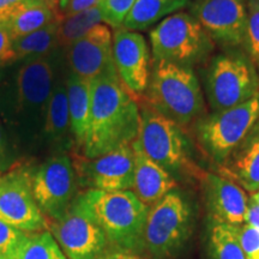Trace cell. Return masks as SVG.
Returning a JSON list of instances; mask_svg holds the SVG:
<instances>
[{
    "label": "cell",
    "instance_id": "obj_1",
    "mask_svg": "<svg viewBox=\"0 0 259 259\" xmlns=\"http://www.w3.org/2000/svg\"><path fill=\"white\" fill-rule=\"evenodd\" d=\"M60 51L25 60L11 79L0 84V118L22 141L42 139L48 102L63 59Z\"/></svg>",
    "mask_w": 259,
    "mask_h": 259
},
{
    "label": "cell",
    "instance_id": "obj_2",
    "mask_svg": "<svg viewBox=\"0 0 259 259\" xmlns=\"http://www.w3.org/2000/svg\"><path fill=\"white\" fill-rule=\"evenodd\" d=\"M141 113L138 103L118 74L92 82V109L82 153L96 158L138 137Z\"/></svg>",
    "mask_w": 259,
    "mask_h": 259
},
{
    "label": "cell",
    "instance_id": "obj_3",
    "mask_svg": "<svg viewBox=\"0 0 259 259\" xmlns=\"http://www.w3.org/2000/svg\"><path fill=\"white\" fill-rule=\"evenodd\" d=\"M79 205L95 220L114 250L134 252L143 245L149 206L132 191L89 190L76 197Z\"/></svg>",
    "mask_w": 259,
    "mask_h": 259
},
{
    "label": "cell",
    "instance_id": "obj_4",
    "mask_svg": "<svg viewBox=\"0 0 259 259\" xmlns=\"http://www.w3.org/2000/svg\"><path fill=\"white\" fill-rule=\"evenodd\" d=\"M144 102L180 126L202 114V89L192 67L155 61L144 93Z\"/></svg>",
    "mask_w": 259,
    "mask_h": 259
},
{
    "label": "cell",
    "instance_id": "obj_5",
    "mask_svg": "<svg viewBox=\"0 0 259 259\" xmlns=\"http://www.w3.org/2000/svg\"><path fill=\"white\" fill-rule=\"evenodd\" d=\"M154 61H167L192 67L212 51V40L199 22L187 12L162 19L149 32Z\"/></svg>",
    "mask_w": 259,
    "mask_h": 259
},
{
    "label": "cell",
    "instance_id": "obj_6",
    "mask_svg": "<svg viewBox=\"0 0 259 259\" xmlns=\"http://www.w3.org/2000/svg\"><path fill=\"white\" fill-rule=\"evenodd\" d=\"M192 233L191 206L183 194L171 191L149 209L143 245L158 259L179 253Z\"/></svg>",
    "mask_w": 259,
    "mask_h": 259
},
{
    "label": "cell",
    "instance_id": "obj_7",
    "mask_svg": "<svg viewBox=\"0 0 259 259\" xmlns=\"http://www.w3.org/2000/svg\"><path fill=\"white\" fill-rule=\"evenodd\" d=\"M205 93L213 112L247 102L259 93V76L254 64L242 54L215 57L206 71Z\"/></svg>",
    "mask_w": 259,
    "mask_h": 259
},
{
    "label": "cell",
    "instance_id": "obj_8",
    "mask_svg": "<svg viewBox=\"0 0 259 259\" xmlns=\"http://www.w3.org/2000/svg\"><path fill=\"white\" fill-rule=\"evenodd\" d=\"M258 118L259 93L242 105L199 119L196 126L197 137L210 157L223 164Z\"/></svg>",
    "mask_w": 259,
    "mask_h": 259
},
{
    "label": "cell",
    "instance_id": "obj_9",
    "mask_svg": "<svg viewBox=\"0 0 259 259\" xmlns=\"http://www.w3.org/2000/svg\"><path fill=\"white\" fill-rule=\"evenodd\" d=\"M141 124L137 141L142 149L154 162L173 174L183 170L187 163V141L181 127L170 119L142 103Z\"/></svg>",
    "mask_w": 259,
    "mask_h": 259
},
{
    "label": "cell",
    "instance_id": "obj_10",
    "mask_svg": "<svg viewBox=\"0 0 259 259\" xmlns=\"http://www.w3.org/2000/svg\"><path fill=\"white\" fill-rule=\"evenodd\" d=\"M31 193L45 216L59 220L76 199V173L67 155L59 154L28 173Z\"/></svg>",
    "mask_w": 259,
    "mask_h": 259
},
{
    "label": "cell",
    "instance_id": "obj_11",
    "mask_svg": "<svg viewBox=\"0 0 259 259\" xmlns=\"http://www.w3.org/2000/svg\"><path fill=\"white\" fill-rule=\"evenodd\" d=\"M52 232L67 259H97L109 245L100 226L76 199L54 222Z\"/></svg>",
    "mask_w": 259,
    "mask_h": 259
},
{
    "label": "cell",
    "instance_id": "obj_12",
    "mask_svg": "<svg viewBox=\"0 0 259 259\" xmlns=\"http://www.w3.org/2000/svg\"><path fill=\"white\" fill-rule=\"evenodd\" d=\"M69 72L93 80L118 74L113 57L112 32L107 25L99 24L64 51Z\"/></svg>",
    "mask_w": 259,
    "mask_h": 259
},
{
    "label": "cell",
    "instance_id": "obj_13",
    "mask_svg": "<svg viewBox=\"0 0 259 259\" xmlns=\"http://www.w3.org/2000/svg\"><path fill=\"white\" fill-rule=\"evenodd\" d=\"M192 16L212 41L229 48L244 45L247 23L245 0H197Z\"/></svg>",
    "mask_w": 259,
    "mask_h": 259
},
{
    "label": "cell",
    "instance_id": "obj_14",
    "mask_svg": "<svg viewBox=\"0 0 259 259\" xmlns=\"http://www.w3.org/2000/svg\"><path fill=\"white\" fill-rule=\"evenodd\" d=\"M0 220L27 233L46 228V218L31 193L28 171L18 169L0 177Z\"/></svg>",
    "mask_w": 259,
    "mask_h": 259
},
{
    "label": "cell",
    "instance_id": "obj_15",
    "mask_svg": "<svg viewBox=\"0 0 259 259\" xmlns=\"http://www.w3.org/2000/svg\"><path fill=\"white\" fill-rule=\"evenodd\" d=\"M115 70L132 96L144 95L150 79V52L144 36L137 31L119 28L113 38Z\"/></svg>",
    "mask_w": 259,
    "mask_h": 259
},
{
    "label": "cell",
    "instance_id": "obj_16",
    "mask_svg": "<svg viewBox=\"0 0 259 259\" xmlns=\"http://www.w3.org/2000/svg\"><path fill=\"white\" fill-rule=\"evenodd\" d=\"M78 170L90 190L130 191L134 187L135 154L131 144L116 148L96 158H80Z\"/></svg>",
    "mask_w": 259,
    "mask_h": 259
},
{
    "label": "cell",
    "instance_id": "obj_17",
    "mask_svg": "<svg viewBox=\"0 0 259 259\" xmlns=\"http://www.w3.org/2000/svg\"><path fill=\"white\" fill-rule=\"evenodd\" d=\"M204 191L210 222L234 227L244 225L248 198L238 184L216 174H208L204 180Z\"/></svg>",
    "mask_w": 259,
    "mask_h": 259
},
{
    "label": "cell",
    "instance_id": "obj_18",
    "mask_svg": "<svg viewBox=\"0 0 259 259\" xmlns=\"http://www.w3.org/2000/svg\"><path fill=\"white\" fill-rule=\"evenodd\" d=\"M135 154L134 193L145 205L151 208L177 186L176 180L160 164L148 157L138 141L132 142Z\"/></svg>",
    "mask_w": 259,
    "mask_h": 259
},
{
    "label": "cell",
    "instance_id": "obj_19",
    "mask_svg": "<svg viewBox=\"0 0 259 259\" xmlns=\"http://www.w3.org/2000/svg\"><path fill=\"white\" fill-rule=\"evenodd\" d=\"M64 57L61 59L54 80L50 102H48L46 121H45L42 139L52 144H65L72 139L67 97V73L64 67Z\"/></svg>",
    "mask_w": 259,
    "mask_h": 259
},
{
    "label": "cell",
    "instance_id": "obj_20",
    "mask_svg": "<svg viewBox=\"0 0 259 259\" xmlns=\"http://www.w3.org/2000/svg\"><path fill=\"white\" fill-rule=\"evenodd\" d=\"M229 177L246 190H259V118L252 128L223 163Z\"/></svg>",
    "mask_w": 259,
    "mask_h": 259
},
{
    "label": "cell",
    "instance_id": "obj_21",
    "mask_svg": "<svg viewBox=\"0 0 259 259\" xmlns=\"http://www.w3.org/2000/svg\"><path fill=\"white\" fill-rule=\"evenodd\" d=\"M72 142L82 150L88 134L92 109V82L69 72L66 79Z\"/></svg>",
    "mask_w": 259,
    "mask_h": 259
},
{
    "label": "cell",
    "instance_id": "obj_22",
    "mask_svg": "<svg viewBox=\"0 0 259 259\" xmlns=\"http://www.w3.org/2000/svg\"><path fill=\"white\" fill-rule=\"evenodd\" d=\"M189 4L190 0H136L122 28L131 31L144 30Z\"/></svg>",
    "mask_w": 259,
    "mask_h": 259
},
{
    "label": "cell",
    "instance_id": "obj_23",
    "mask_svg": "<svg viewBox=\"0 0 259 259\" xmlns=\"http://www.w3.org/2000/svg\"><path fill=\"white\" fill-rule=\"evenodd\" d=\"M59 19L60 16L46 27L14 40L12 42L14 61L37 59V58L48 57L54 52L59 51V41H58Z\"/></svg>",
    "mask_w": 259,
    "mask_h": 259
},
{
    "label": "cell",
    "instance_id": "obj_24",
    "mask_svg": "<svg viewBox=\"0 0 259 259\" xmlns=\"http://www.w3.org/2000/svg\"><path fill=\"white\" fill-rule=\"evenodd\" d=\"M60 11L61 10L52 9L37 3H27L9 21H6L12 40L23 37L46 27L59 17Z\"/></svg>",
    "mask_w": 259,
    "mask_h": 259
},
{
    "label": "cell",
    "instance_id": "obj_25",
    "mask_svg": "<svg viewBox=\"0 0 259 259\" xmlns=\"http://www.w3.org/2000/svg\"><path fill=\"white\" fill-rule=\"evenodd\" d=\"M101 22L103 21L100 5L70 16H63L60 11L59 31H58L59 48L63 51L69 48L73 42L82 38L87 32H89Z\"/></svg>",
    "mask_w": 259,
    "mask_h": 259
},
{
    "label": "cell",
    "instance_id": "obj_26",
    "mask_svg": "<svg viewBox=\"0 0 259 259\" xmlns=\"http://www.w3.org/2000/svg\"><path fill=\"white\" fill-rule=\"evenodd\" d=\"M209 259H246L239 240L238 227L211 223L208 235Z\"/></svg>",
    "mask_w": 259,
    "mask_h": 259
},
{
    "label": "cell",
    "instance_id": "obj_27",
    "mask_svg": "<svg viewBox=\"0 0 259 259\" xmlns=\"http://www.w3.org/2000/svg\"><path fill=\"white\" fill-rule=\"evenodd\" d=\"M16 259H67L53 234L48 231L28 233Z\"/></svg>",
    "mask_w": 259,
    "mask_h": 259
},
{
    "label": "cell",
    "instance_id": "obj_28",
    "mask_svg": "<svg viewBox=\"0 0 259 259\" xmlns=\"http://www.w3.org/2000/svg\"><path fill=\"white\" fill-rule=\"evenodd\" d=\"M242 46L252 63L259 66V0L247 2V23Z\"/></svg>",
    "mask_w": 259,
    "mask_h": 259
},
{
    "label": "cell",
    "instance_id": "obj_29",
    "mask_svg": "<svg viewBox=\"0 0 259 259\" xmlns=\"http://www.w3.org/2000/svg\"><path fill=\"white\" fill-rule=\"evenodd\" d=\"M135 2L136 0H101L99 5L101 9L102 21L113 28L122 27Z\"/></svg>",
    "mask_w": 259,
    "mask_h": 259
},
{
    "label": "cell",
    "instance_id": "obj_30",
    "mask_svg": "<svg viewBox=\"0 0 259 259\" xmlns=\"http://www.w3.org/2000/svg\"><path fill=\"white\" fill-rule=\"evenodd\" d=\"M28 233L16 228L0 220V254L17 258L18 251L27 238Z\"/></svg>",
    "mask_w": 259,
    "mask_h": 259
},
{
    "label": "cell",
    "instance_id": "obj_31",
    "mask_svg": "<svg viewBox=\"0 0 259 259\" xmlns=\"http://www.w3.org/2000/svg\"><path fill=\"white\" fill-rule=\"evenodd\" d=\"M239 240L246 259H259V231L250 225L238 226Z\"/></svg>",
    "mask_w": 259,
    "mask_h": 259
},
{
    "label": "cell",
    "instance_id": "obj_32",
    "mask_svg": "<svg viewBox=\"0 0 259 259\" xmlns=\"http://www.w3.org/2000/svg\"><path fill=\"white\" fill-rule=\"evenodd\" d=\"M12 40L6 22L0 21V67L4 65L15 63Z\"/></svg>",
    "mask_w": 259,
    "mask_h": 259
},
{
    "label": "cell",
    "instance_id": "obj_33",
    "mask_svg": "<svg viewBox=\"0 0 259 259\" xmlns=\"http://www.w3.org/2000/svg\"><path fill=\"white\" fill-rule=\"evenodd\" d=\"M30 0H0V21H9Z\"/></svg>",
    "mask_w": 259,
    "mask_h": 259
},
{
    "label": "cell",
    "instance_id": "obj_34",
    "mask_svg": "<svg viewBox=\"0 0 259 259\" xmlns=\"http://www.w3.org/2000/svg\"><path fill=\"white\" fill-rule=\"evenodd\" d=\"M101 0H69L65 8L61 10V15L70 16L88 10L100 4Z\"/></svg>",
    "mask_w": 259,
    "mask_h": 259
},
{
    "label": "cell",
    "instance_id": "obj_35",
    "mask_svg": "<svg viewBox=\"0 0 259 259\" xmlns=\"http://www.w3.org/2000/svg\"><path fill=\"white\" fill-rule=\"evenodd\" d=\"M245 223L259 231V205L252 198L248 200L247 209H246Z\"/></svg>",
    "mask_w": 259,
    "mask_h": 259
},
{
    "label": "cell",
    "instance_id": "obj_36",
    "mask_svg": "<svg viewBox=\"0 0 259 259\" xmlns=\"http://www.w3.org/2000/svg\"><path fill=\"white\" fill-rule=\"evenodd\" d=\"M97 259H143V258L139 257L137 254H135L134 252L113 250V251H107L106 253H103L101 257Z\"/></svg>",
    "mask_w": 259,
    "mask_h": 259
},
{
    "label": "cell",
    "instance_id": "obj_37",
    "mask_svg": "<svg viewBox=\"0 0 259 259\" xmlns=\"http://www.w3.org/2000/svg\"><path fill=\"white\" fill-rule=\"evenodd\" d=\"M30 2L50 6V8H52V9L60 10V0H30Z\"/></svg>",
    "mask_w": 259,
    "mask_h": 259
},
{
    "label": "cell",
    "instance_id": "obj_38",
    "mask_svg": "<svg viewBox=\"0 0 259 259\" xmlns=\"http://www.w3.org/2000/svg\"><path fill=\"white\" fill-rule=\"evenodd\" d=\"M4 153H5V138H4V131H3L2 125H0V162L3 161L2 158L4 157Z\"/></svg>",
    "mask_w": 259,
    "mask_h": 259
},
{
    "label": "cell",
    "instance_id": "obj_39",
    "mask_svg": "<svg viewBox=\"0 0 259 259\" xmlns=\"http://www.w3.org/2000/svg\"><path fill=\"white\" fill-rule=\"evenodd\" d=\"M252 199H253L254 202L259 205V190L257 191V192H254L253 194H252Z\"/></svg>",
    "mask_w": 259,
    "mask_h": 259
},
{
    "label": "cell",
    "instance_id": "obj_40",
    "mask_svg": "<svg viewBox=\"0 0 259 259\" xmlns=\"http://www.w3.org/2000/svg\"><path fill=\"white\" fill-rule=\"evenodd\" d=\"M67 2H69V0H60V10H63L65 6H66Z\"/></svg>",
    "mask_w": 259,
    "mask_h": 259
},
{
    "label": "cell",
    "instance_id": "obj_41",
    "mask_svg": "<svg viewBox=\"0 0 259 259\" xmlns=\"http://www.w3.org/2000/svg\"><path fill=\"white\" fill-rule=\"evenodd\" d=\"M0 259H14V258H10V257H8V255L0 254Z\"/></svg>",
    "mask_w": 259,
    "mask_h": 259
},
{
    "label": "cell",
    "instance_id": "obj_42",
    "mask_svg": "<svg viewBox=\"0 0 259 259\" xmlns=\"http://www.w3.org/2000/svg\"><path fill=\"white\" fill-rule=\"evenodd\" d=\"M258 69H259V66H258Z\"/></svg>",
    "mask_w": 259,
    "mask_h": 259
}]
</instances>
